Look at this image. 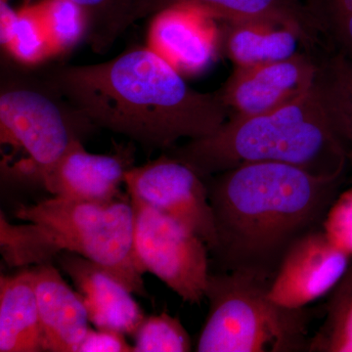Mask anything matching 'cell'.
Instances as JSON below:
<instances>
[{
    "label": "cell",
    "instance_id": "obj_8",
    "mask_svg": "<svg viewBox=\"0 0 352 352\" xmlns=\"http://www.w3.org/2000/svg\"><path fill=\"white\" fill-rule=\"evenodd\" d=\"M126 192L175 220L208 245H217L214 212L207 184L187 164L164 153L157 159L127 171Z\"/></svg>",
    "mask_w": 352,
    "mask_h": 352
},
{
    "label": "cell",
    "instance_id": "obj_15",
    "mask_svg": "<svg viewBox=\"0 0 352 352\" xmlns=\"http://www.w3.org/2000/svg\"><path fill=\"white\" fill-rule=\"evenodd\" d=\"M43 351L78 352L88 329L82 296L51 263L32 267Z\"/></svg>",
    "mask_w": 352,
    "mask_h": 352
},
{
    "label": "cell",
    "instance_id": "obj_3",
    "mask_svg": "<svg viewBox=\"0 0 352 352\" xmlns=\"http://www.w3.org/2000/svg\"><path fill=\"white\" fill-rule=\"evenodd\" d=\"M11 224L0 215V250L10 267L51 263L61 252L96 263L132 294L147 296L146 271L134 249V210L129 193L108 203L53 196L20 205Z\"/></svg>",
    "mask_w": 352,
    "mask_h": 352
},
{
    "label": "cell",
    "instance_id": "obj_23",
    "mask_svg": "<svg viewBox=\"0 0 352 352\" xmlns=\"http://www.w3.org/2000/svg\"><path fill=\"white\" fill-rule=\"evenodd\" d=\"M134 337V352H188L192 340L179 319L163 312L146 317Z\"/></svg>",
    "mask_w": 352,
    "mask_h": 352
},
{
    "label": "cell",
    "instance_id": "obj_16",
    "mask_svg": "<svg viewBox=\"0 0 352 352\" xmlns=\"http://www.w3.org/2000/svg\"><path fill=\"white\" fill-rule=\"evenodd\" d=\"M0 351H43L32 267L0 278Z\"/></svg>",
    "mask_w": 352,
    "mask_h": 352
},
{
    "label": "cell",
    "instance_id": "obj_4",
    "mask_svg": "<svg viewBox=\"0 0 352 352\" xmlns=\"http://www.w3.org/2000/svg\"><path fill=\"white\" fill-rule=\"evenodd\" d=\"M164 153L203 178L258 163L289 164L325 177L346 175L347 170L344 153L314 87L289 105L228 119L210 135Z\"/></svg>",
    "mask_w": 352,
    "mask_h": 352
},
{
    "label": "cell",
    "instance_id": "obj_19",
    "mask_svg": "<svg viewBox=\"0 0 352 352\" xmlns=\"http://www.w3.org/2000/svg\"><path fill=\"white\" fill-rule=\"evenodd\" d=\"M0 38L8 57L25 66L34 67L53 56L36 7L16 12L7 0H1Z\"/></svg>",
    "mask_w": 352,
    "mask_h": 352
},
{
    "label": "cell",
    "instance_id": "obj_11",
    "mask_svg": "<svg viewBox=\"0 0 352 352\" xmlns=\"http://www.w3.org/2000/svg\"><path fill=\"white\" fill-rule=\"evenodd\" d=\"M178 6H193L227 23H266L298 32L305 50L315 57L330 50L318 16L305 0H138L136 22Z\"/></svg>",
    "mask_w": 352,
    "mask_h": 352
},
{
    "label": "cell",
    "instance_id": "obj_25",
    "mask_svg": "<svg viewBox=\"0 0 352 352\" xmlns=\"http://www.w3.org/2000/svg\"><path fill=\"white\" fill-rule=\"evenodd\" d=\"M78 352H134L124 333L108 329H88Z\"/></svg>",
    "mask_w": 352,
    "mask_h": 352
},
{
    "label": "cell",
    "instance_id": "obj_6",
    "mask_svg": "<svg viewBox=\"0 0 352 352\" xmlns=\"http://www.w3.org/2000/svg\"><path fill=\"white\" fill-rule=\"evenodd\" d=\"M95 126L38 69L3 58L0 75L2 144L24 151L17 175L43 182L76 141Z\"/></svg>",
    "mask_w": 352,
    "mask_h": 352
},
{
    "label": "cell",
    "instance_id": "obj_22",
    "mask_svg": "<svg viewBox=\"0 0 352 352\" xmlns=\"http://www.w3.org/2000/svg\"><path fill=\"white\" fill-rule=\"evenodd\" d=\"M51 51L66 53L87 36V21L80 7L69 0H46L36 7Z\"/></svg>",
    "mask_w": 352,
    "mask_h": 352
},
{
    "label": "cell",
    "instance_id": "obj_13",
    "mask_svg": "<svg viewBox=\"0 0 352 352\" xmlns=\"http://www.w3.org/2000/svg\"><path fill=\"white\" fill-rule=\"evenodd\" d=\"M212 16L193 6H178L153 15L148 47L182 75H198L217 57L219 34Z\"/></svg>",
    "mask_w": 352,
    "mask_h": 352
},
{
    "label": "cell",
    "instance_id": "obj_7",
    "mask_svg": "<svg viewBox=\"0 0 352 352\" xmlns=\"http://www.w3.org/2000/svg\"><path fill=\"white\" fill-rule=\"evenodd\" d=\"M129 195L134 210V249L143 268L183 302L200 305L210 273L208 245L142 199Z\"/></svg>",
    "mask_w": 352,
    "mask_h": 352
},
{
    "label": "cell",
    "instance_id": "obj_9",
    "mask_svg": "<svg viewBox=\"0 0 352 352\" xmlns=\"http://www.w3.org/2000/svg\"><path fill=\"white\" fill-rule=\"evenodd\" d=\"M317 58L307 52L274 63L236 67L217 90L228 119L273 112L298 100L314 85Z\"/></svg>",
    "mask_w": 352,
    "mask_h": 352
},
{
    "label": "cell",
    "instance_id": "obj_17",
    "mask_svg": "<svg viewBox=\"0 0 352 352\" xmlns=\"http://www.w3.org/2000/svg\"><path fill=\"white\" fill-rule=\"evenodd\" d=\"M221 36L224 51L236 67L274 63L307 52L298 32L283 25L228 23Z\"/></svg>",
    "mask_w": 352,
    "mask_h": 352
},
{
    "label": "cell",
    "instance_id": "obj_21",
    "mask_svg": "<svg viewBox=\"0 0 352 352\" xmlns=\"http://www.w3.org/2000/svg\"><path fill=\"white\" fill-rule=\"evenodd\" d=\"M30 2L31 0H25ZM80 7L87 21V41L96 53L112 47L133 24L138 0H69Z\"/></svg>",
    "mask_w": 352,
    "mask_h": 352
},
{
    "label": "cell",
    "instance_id": "obj_2",
    "mask_svg": "<svg viewBox=\"0 0 352 352\" xmlns=\"http://www.w3.org/2000/svg\"><path fill=\"white\" fill-rule=\"evenodd\" d=\"M344 176L258 163L204 178L217 230L210 263L220 272L243 271L270 281L289 245L322 228Z\"/></svg>",
    "mask_w": 352,
    "mask_h": 352
},
{
    "label": "cell",
    "instance_id": "obj_10",
    "mask_svg": "<svg viewBox=\"0 0 352 352\" xmlns=\"http://www.w3.org/2000/svg\"><path fill=\"white\" fill-rule=\"evenodd\" d=\"M351 261L322 228L310 231L285 252L270 281V298L291 309L307 307L333 291Z\"/></svg>",
    "mask_w": 352,
    "mask_h": 352
},
{
    "label": "cell",
    "instance_id": "obj_26",
    "mask_svg": "<svg viewBox=\"0 0 352 352\" xmlns=\"http://www.w3.org/2000/svg\"><path fill=\"white\" fill-rule=\"evenodd\" d=\"M323 25L332 48L352 60V15L324 21Z\"/></svg>",
    "mask_w": 352,
    "mask_h": 352
},
{
    "label": "cell",
    "instance_id": "obj_18",
    "mask_svg": "<svg viewBox=\"0 0 352 352\" xmlns=\"http://www.w3.org/2000/svg\"><path fill=\"white\" fill-rule=\"evenodd\" d=\"M314 89L344 153L352 184V60L337 50L317 58Z\"/></svg>",
    "mask_w": 352,
    "mask_h": 352
},
{
    "label": "cell",
    "instance_id": "obj_24",
    "mask_svg": "<svg viewBox=\"0 0 352 352\" xmlns=\"http://www.w3.org/2000/svg\"><path fill=\"white\" fill-rule=\"evenodd\" d=\"M328 240L352 258V186L339 193L322 223Z\"/></svg>",
    "mask_w": 352,
    "mask_h": 352
},
{
    "label": "cell",
    "instance_id": "obj_1",
    "mask_svg": "<svg viewBox=\"0 0 352 352\" xmlns=\"http://www.w3.org/2000/svg\"><path fill=\"white\" fill-rule=\"evenodd\" d=\"M41 75L95 127L122 134L146 151L210 135L228 120L219 92L190 87L149 47L92 65H53Z\"/></svg>",
    "mask_w": 352,
    "mask_h": 352
},
{
    "label": "cell",
    "instance_id": "obj_14",
    "mask_svg": "<svg viewBox=\"0 0 352 352\" xmlns=\"http://www.w3.org/2000/svg\"><path fill=\"white\" fill-rule=\"evenodd\" d=\"M73 281L87 308L89 322L97 329H108L133 336L146 318L132 293L89 259L61 252L54 259Z\"/></svg>",
    "mask_w": 352,
    "mask_h": 352
},
{
    "label": "cell",
    "instance_id": "obj_12",
    "mask_svg": "<svg viewBox=\"0 0 352 352\" xmlns=\"http://www.w3.org/2000/svg\"><path fill=\"white\" fill-rule=\"evenodd\" d=\"M133 151L122 148L110 155L87 152L76 141L44 176L41 184L55 197L87 203H108L122 195L127 171L133 166Z\"/></svg>",
    "mask_w": 352,
    "mask_h": 352
},
{
    "label": "cell",
    "instance_id": "obj_20",
    "mask_svg": "<svg viewBox=\"0 0 352 352\" xmlns=\"http://www.w3.org/2000/svg\"><path fill=\"white\" fill-rule=\"evenodd\" d=\"M325 307V319L307 352H352V261L331 292Z\"/></svg>",
    "mask_w": 352,
    "mask_h": 352
},
{
    "label": "cell",
    "instance_id": "obj_5",
    "mask_svg": "<svg viewBox=\"0 0 352 352\" xmlns=\"http://www.w3.org/2000/svg\"><path fill=\"white\" fill-rule=\"evenodd\" d=\"M198 352H307L309 311L273 302L270 280L243 271L212 272Z\"/></svg>",
    "mask_w": 352,
    "mask_h": 352
}]
</instances>
